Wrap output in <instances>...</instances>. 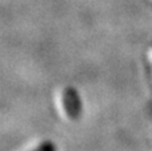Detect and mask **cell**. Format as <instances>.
Wrapping results in <instances>:
<instances>
[{"instance_id":"1","label":"cell","mask_w":152,"mask_h":151,"mask_svg":"<svg viewBox=\"0 0 152 151\" xmlns=\"http://www.w3.org/2000/svg\"><path fill=\"white\" fill-rule=\"evenodd\" d=\"M63 104L68 118L79 119L81 115V100L77 91L74 87H67L63 92Z\"/></svg>"},{"instance_id":"2","label":"cell","mask_w":152,"mask_h":151,"mask_svg":"<svg viewBox=\"0 0 152 151\" xmlns=\"http://www.w3.org/2000/svg\"><path fill=\"white\" fill-rule=\"evenodd\" d=\"M32 151H58V150H56V146L53 142L45 141V142H43V143H40L36 149Z\"/></svg>"}]
</instances>
